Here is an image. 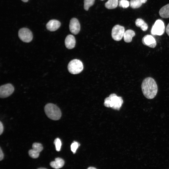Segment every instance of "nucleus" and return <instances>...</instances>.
Masks as SVG:
<instances>
[{
    "label": "nucleus",
    "mask_w": 169,
    "mask_h": 169,
    "mask_svg": "<svg viewBox=\"0 0 169 169\" xmlns=\"http://www.w3.org/2000/svg\"><path fill=\"white\" fill-rule=\"evenodd\" d=\"M141 89L144 96L149 99L154 98L158 91V87L156 81L150 77L143 80L141 84Z\"/></svg>",
    "instance_id": "nucleus-1"
},
{
    "label": "nucleus",
    "mask_w": 169,
    "mask_h": 169,
    "mask_svg": "<svg viewBox=\"0 0 169 169\" xmlns=\"http://www.w3.org/2000/svg\"><path fill=\"white\" fill-rule=\"evenodd\" d=\"M123 103V100L121 97L117 96L115 94H112L105 99L104 105L106 107L119 110Z\"/></svg>",
    "instance_id": "nucleus-2"
},
{
    "label": "nucleus",
    "mask_w": 169,
    "mask_h": 169,
    "mask_svg": "<svg viewBox=\"0 0 169 169\" xmlns=\"http://www.w3.org/2000/svg\"><path fill=\"white\" fill-rule=\"evenodd\" d=\"M44 111L47 116L54 120L59 119L61 116V112L59 108L53 104L49 103L46 105Z\"/></svg>",
    "instance_id": "nucleus-3"
},
{
    "label": "nucleus",
    "mask_w": 169,
    "mask_h": 169,
    "mask_svg": "<svg viewBox=\"0 0 169 169\" xmlns=\"http://www.w3.org/2000/svg\"><path fill=\"white\" fill-rule=\"evenodd\" d=\"M68 69L70 73L73 74H78L83 70V64L82 62L79 59H73L69 63Z\"/></svg>",
    "instance_id": "nucleus-4"
},
{
    "label": "nucleus",
    "mask_w": 169,
    "mask_h": 169,
    "mask_svg": "<svg viewBox=\"0 0 169 169\" xmlns=\"http://www.w3.org/2000/svg\"><path fill=\"white\" fill-rule=\"evenodd\" d=\"M165 26L163 21L161 19H157L152 26L151 33L152 35H161L164 33Z\"/></svg>",
    "instance_id": "nucleus-5"
},
{
    "label": "nucleus",
    "mask_w": 169,
    "mask_h": 169,
    "mask_svg": "<svg viewBox=\"0 0 169 169\" xmlns=\"http://www.w3.org/2000/svg\"><path fill=\"white\" fill-rule=\"evenodd\" d=\"M125 31V28L123 26L119 25L115 26L112 30V38L115 41L121 40L123 37Z\"/></svg>",
    "instance_id": "nucleus-6"
},
{
    "label": "nucleus",
    "mask_w": 169,
    "mask_h": 169,
    "mask_svg": "<svg viewBox=\"0 0 169 169\" xmlns=\"http://www.w3.org/2000/svg\"><path fill=\"white\" fill-rule=\"evenodd\" d=\"M18 35L20 39L24 42L29 43L33 39V36L32 32L26 28H21L18 31Z\"/></svg>",
    "instance_id": "nucleus-7"
},
{
    "label": "nucleus",
    "mask_w": 169,
    "mask_h": 169,
    "mask_svg": "<svg viewBox=\"0 0 169 169\" xmlns=\"http://www.w3.org/2000/svg\"><path fill=\"white\" fill-rule=\"evenodd\" d=\"M14 88L10 84H8L1 86L0 87V97L5 98L10 95L13 92Z\"/></svg>",
    "instance_id": "nucleus-8"
},
{
    "label": "nucleus",
    "mask_w": 169,
    "mask_h": 169,
    "mask_svg": "<svg viewBox=\"0 0 169 169\" xmlns=\"http://www.w3.org/2000/svg\"><path fill=\"white\" fill-rule=\"evenodd\" d=\"M69 28L70 31L73 34H77L79 33L80 30V25L77 19L73 18L71 19Z\"/></svg>",
    "instance_id": "nucleus-9"
},
{
    "label": "nucleus",
    "mask_w": 169,
    "mask_h": 169,
    "mask_svg": "<svg viewBox=\"0 0 169 169\" xmlns=\"http://www.w3.org/2000/svg\"><path fill=\"white\" fill-rule=\"evenodd\" d=\"M142 42L143 44L151 48H155L156 45L155 39L150 35L145 36L142 38Z\"/></svg>",
    "instance_id": "nucleus-10"
},
{
    "label": "nucleus",
    "mask_w": 169,
    "mask_h": 169,
    "mask_svg": "<svg viewBox=\"0 0 169 169\" xmlns=\"http://www.w3.org/2000/svg\"><path fill=\"white\" fill-rule=\"evenodd\" d=\"M60 23L58 20L55 19L49 21L47 23V28L50 31H54L57 30L60 27Z\"/></svg>",
    "instance_id": "nucleus-11"
},
{
    "label": "nucleus",
    "mask_w": 169,
    "mask_h": 169,
    "mask_svg": "<svg viewBox=\"0 0 169 169\" xmlns=\"http://www.w3.org/2000/svg\"><path fill=\"white\" fill-rule=\"evenodd\" d=\"M75 38L72 35H68L65 39V45L68 49H71L74 48L75 44Z\"/></svg>",
    "instance_id": "nucleus-12"
},
{
    "label": "nucleus",
    "mask_w": 169,
    "mask_h": 169,
    "mask_svg": "<svg viewBox=\"0 0 169 169\" xmlns=\"http://www.w3.org/2000/svg\"><path fill=\"white\" fill-rule=\"evenodd\" d=\"M64 163V160L60 158H56L55 161L50 163V166L55 169H59L62 167Z\"/></svg>",
    "instance_id": "nucleus-13"
},
{
    "label": "nucleus",
    "mask_w": 169,
    "mask_h": 169,
    "mask_svg": "<svg viewBox=\"0 0 169 169\" xmlns=\"http://www.w3.org/2000/svg\"><path fill=\"white\" fill-rule=\"evenodd\" d=\"M135 35V32L133 30L128 29L125 31L123 38L124 41L126 43H130L132 41V38Z\"/></svg>",
    "instance_id": "nucleus-14"
},
{
    "label": "nucleus",
    "mask_w": 169,
    "mask_h": 169,
    "mask_svg": "<svg viewBox=\"0 0 169 169\" xmlns=\"http://www.w3.org/2000/svg\"><path fill=\"white\" fill-rule=\"evenodd\" d=\"M159 14L163 18H169V4L164 6L160 9Z\"/></svg>",
    "instance_id": "nucleus-15"
},
{
    "label": "nucleus",
    "mask_w": 169,
    "mask_h": 169,
    "mask_svg": "<svg viewBox=\"0 0 169 169\" xmlns=\"http://www.w3.org/2000/svg\"><path fill=\"white\" fill-rule=\"evenodd\" d=\"M135 24L136 26L140 27L143 31H145L148 29L147 24L141 18L136 19L135 21Z\"/></svg>",
    "instance_id": "nucleus-16"
},
{
    "label": "nucleus",
    "mask_w": 169,
    "mask_h": 169,
    "mask_svg": "<svg viewBox=\"0 0 169 169\" xmlns=\"http://www.w3.org/2000/svg\"><path fill=\"white\" fill-rule=\"evenodd\" d=\"M118 5V0H108L105 3V7L108 9L115 8Z\"/></svg>",
    "instance_id": "nucleus-17"
},
{
    "label": "nucleus",
    "mask_w": 169,
    "mask_h": 169,
    "mask_svg": "<svg viewBox=\"0 0 169 169\" xmlns=\"http://www.w3.org/2000/svg\"><path fill=\"white\" fill-rule=\"evenodd\" d=\"M142 3L141 0H131L130 3L131 7L133 8H136L140 7Z\"/></svg>",
    "instance_id": "nucleus-18"
},
{
    "label": "nucleus",
    "mask_w": 169,
    "mask_h": 169,
    "mask_svg": "<svg viewBox=\"0 0 169 169\" xmlns=\"http://www.w3.org/2000/svg\"><path fill=\"white\" fill-rule=\"evenodd\" d=\"M95 0H84V8L86 10H88L89 8L92 6Z\"/></svg>",
    "instance_id": "nucleus-19"
},
{
    "label": "nucleus",
    "mask_w": 169,
    "mask_h": 169,
    "mask_svg": "<svg viewBox=\"0 0 169 169\" xmlns=\"http://www.w3.org/2000/svg\"><path fill=\"white\" fill-rule=\"evenodd\" d=\"M33 149L40 153L43 149L42 145L38 143H34L32 145Z\"/></svg>",
    "instance_id": "nucleus-20"
},
{
    "label": "nucleus",
    "mask_w": 169,
    "mask_h": 169,
    "mask_svg": "<svg viewBox=\"0 0 169 169\" xmlns=\"http://www.w3.org/2000/svg\"><path fill=\"white\" fill-rule=\"evenodd\" d=\"M54 144L55 145L56 150L59 151L60 150L62 145L61 142L59 138H57L54 141Z\"/></svg>",
    "instance_id": "nucleus-21"
},
{
    "label": "nucleus",
    "mask_w": 169,
    "mask_h": 169,
    "mask_svg": "<svg viewBox=\"0 0 169 169\" xmlns=\"http://www.w3.org/2000/svg\"><path fill=\"white\" fill-rule=\"evenodd\" d=\"M29 156L32 158H38L39 155V153L34 150L33 149L30 150L28 151Z\"/></svg>",
    "instance_id": "nucleus-22"
},
{
    "label": "nucleus",
    "mask_w": 169,
    "mask_h": 169,
    "mask_svg": "<svg viewBox=\"0 0 169 169\" xmlns=\"http://www.w3.org/2000/svg\"><path fill=\"white\" fill-rule=\"evenodd\" d=\"M129 2L127 0H120L119 1V6L123 8H126L130 5Z\"/></svg>",
    "instance_id": "nucleus-23"
},
{
    "label": "nucleus",
    "mask_w": 169,
    "mask_h": 169,
    "mask_svg": "<svg viewBox=\"0 0 169 169\" xmlns=\"http://www.w3.org/2000/svg\"><path fill=\"white\" fill-rule=\"evenodd\" d=\"M79 146V143L76 142L74 141L73 142L71 145V150L72 151L75 153L76 152L77 149Z\"/></svg>",
    "instance_id": "nucleus-24"
},
{
    "label": "nucleus",
    "mask_w": 169,
    "mask_h": 169,
    "mask_svg": "<svg viewBox=\"0 0 169 169\" xmlns=\"http://www.w3.org/2000/svg\"><path fill=\"white\" fill-rule=\"evenodd\" d=\"M3 131V126L2 122H0V134L1 135Z\"/></svg>",
    "instance_id": "nucleus-25"
},
{
    "label": "nucleus",
    "mask_w": 169,
    "mask_h": 169,
    "mask_svg": "<svg viewBox=\"0 0 169 169\" xmlns=\"http://www.w3.org/2000/svg\"><path fill=\"white\" fill-rule=\"evenodd\" d=\"M4 157V155L2 150L0 148V160L1 161L3 159Z\"/></svg>",
    "instance_id": "nucleus-26"
},
{
    "label": "nucleus",
    "mask_w": 169,
    "mask_h": 169,
    "mask_svg": "<svg viewBox=\"0 0 169 169\" xmlns=\"http://www.w3.org/2000/svg\"><path fill=\"white\" fill-rule=\"evenodd\" d=\"M166 31L167 34L169 36V23L166 28Z\"/></svg>",
    "instance_id": "nucleus-27"
},
{
    "label": "nucleus",
    "mask_w": 169,
    "mask_h": 169,
    "mask_svg": "<svg viewBox=\"0 0 169 169\" xmlns=\"http://www.w3.org/2000/svg\"><path fill=\"white\" fill-rule=\"evenodd\" d=\"M87 169H96L95 168L93 167H90L88 168Z\"/></svg>",
    "instance_id": "nucleus-28"
},
{
    "label": "nucleus",
    "mask_w": 169,
    "mask_h": 169,
    "mask_svg": "<svg viewBox=\"0 0 169 169\" xmlns=\"http://www.w3.org/2000/svg\"><path fill=\"white\" fill-rule=\"evenodd\" d=\"M147 0H141L142 3H145L146 2Z\"/></svg>",
    "instance_id": "nucleus-29"
},
{
    "label": "nucleus",
    "mask_w": 169,
    "mask_h": 169,
    "mask_svg": "<svg viewBox=\"0 0 169 169\" xmlns=\"http://www.w3.org/2000/svg\"><path fill=\"white\" fill-rule=\"evenodd\" d=\"M22 0L24 2H26L28 1V0Z\"/></svg>",
    "instance_id": "nucleus-30"
},
{
    "label": "nucleus",
    "mask_w": 169,
    "mask_h": 169,
    "mask_svg": "<svg viewBox=\"0 0 169 169\" xmlns=\"http://www.w3.org/2000/svg\"><path fill=\"white\" fill-rule=\"evenodd\" d=\"M38 169H47L45 168H38Z\"/></svg>",
    "instance_id": "nucleus-31"
},
{
    "label": "nucleus",
    "mask_w": 169,
    "mask_h": 169,
    "mask_svg": "<svg viewBox=\"0 0 169 169\" xmlns=\"http://www.w3.org/2000/svg\"></svg>",
    "instance_id": "nucleus-32"
}]
</instances>
